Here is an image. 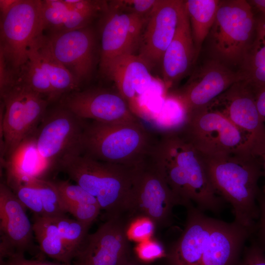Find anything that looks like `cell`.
<instances>
[{"label": "cell", "instance_id": "1", "mask_svg": "<svg viewBox=\"0 0 265 265\" xmlns=\"http://www.w3.org/2000/svg\"><path fill=\"white\" fill-rule=\"evenodd\" d=\"M186 208L185 228L166 249L163 265H236L252 232L209 216L194 205Z\"/></svg>", "mask_w": 265, "mask_h": 265}, {"label": "cell", "instance_id": "2", "mask_svg": "<svg viewBox=\"0 0 265 265\" xmlns=\"http://www.w3.org/2000/svg\"><path fill=\"white\" fill-rule=\"evenodd\" d=\"M153 162L185 208L194 205L203 212H221L225 201L214 190L203 156L178 130L157 137L151 155Z\"/></svg>", "mask_w": 265, "mask_h": 265}, {"label": "cell", "instance_id": "3", "mask_svg": "<svg viewBox=\"0 0 265 265\" xmlns=\"http://www.w3.org/2000/svg\"><path fill=\"white\" fill-rule=\"evenodd\" d=\"M203 157L214 190L232 206L234 221L253 233L259 216L260 159L250 150Z\"/></svg>", "mask_w": 265, "mask_h": 265}, {"label": "cell", "instance_id": "4", "mask_svg": "<svg viewBox=\"0 0 265 265\" xmlns=\"http://www.w3.org/2000/svg\"><path fill=\"white\" fill-rule=\"evenodd\" d=\"M134 168L97 160L80 153L65 156L57 165V170L97 199L106 219L126 217Z\"/></svg>", "mask_w": 265, "mask_h": 265}, {"label": "cell", "instance_id": "5", "mask_svg": "<svg viewBox=\"0 0 265 265\" xmlns=\"http://www.w3.org/2000/svg\"><path fill=\"white\" fill-rule=\"evenodd\" d=\"M156 137L139 120L86 121L80 154L94 159L134 168L151 156Z\"/></svg>", "mask_w": 265, "mask_h": 265}, {"label": "cell", "instance_id": "6", "mask_svg": "<svg viewBox=\"0 0 265 265\" xmlns=\"http://www.w3.org/2000/svg\"><path fill=\"white\" fill-rule=\"evenodd\" d=\"M257 28V18L248 0H220L204 42L207 57L238 72L256 37Z\"/></svg>", "mask_w": 265, "mask_h": 265}, {"label": "cell", "instance_id": "7", "mask_svg": "<svg viewBox=\"0 0 265 265\" xmlns=\"http://www.w3.org/2000/svg\"><path fill=\"white\" fill-rule=\"evenodd\" d=\"M0 98V151L5 161L36 131L50 103L16 77Z\"/></svg>", "mask_w": 265, "mask_h": 265}, {"label": "cell", "instance_id": "8", "mask_svg": "<svg viewBox=\"0 0 265 265\" xmlns=\"http://www.w3.org/2000/svg\"><path fill=\"white\" fill-rule=\"evenodd\" d=\"M178 130L203 156L250 150L249 137L222 113L209 106L185 114Z\"/></svg>", "mask_w": 265, "mask_h": 265}, {"label": "cell", "instance_id": "9", "mask_svg": "<svg viewBox=\"0 0 265 265\" xmlns=\"http://www.w3.org/2000/svg\"><path fill=\"white\" fill-rule=\"evenodd\" d=\"M179 201L151 156L134 167L132 188L127 218L131 223L147 218L156 227L164 228L173 223V210Z\"/></svg>", "mask_w": 265, "mask_h": 265}, {"label": "cell", "instance_id": "10", "mask_svg": "<svg viewBox=\"0 0 265 265\" xmlns=\"http://www.w3.org/2000/svg\"><path fill=\"white\" fill-rule=\"evenodd\" d=\"M0 23V55L15 75L27 61L31 45L44 31L41 0H19Z\"/></svg>", "mask_w": 265, "mask_h": 265}, {"label": "cell", "instance_id": "11", "mask_svg": "<svg viewBox=\"0 0 265 265\" xmlns=\"http://www.w3.org/2000/svg\"><path fill=\"white\" fill-rule=\"evenodd\" d=\"M87 120L57 103L48 108L35 132L41 156L55 170L65 156L80 154V141Z\"/></svg>", "mask_w": 265, "mask_h": 265}, {"label": "cell", "instance_id": "12", "mask_svg": "<svg viewBox=\"0 0 265 265\" xmlns=\"http://www.w3.org/2000/svg\"><path fill=\"white\" fill-rule=\"evenodd\" d=\"M101 18L100 67L102 73L116 59L138 51L148 18L117 8L109 1Z\"/></svg>", "mask_w": 265, "mask_h": 265}, {"label": "cell", "instance_id": "13", "mask_svg": "<svg viewBox=\"0 0 265 265\" xmlns=\"http://www.w3.org/2000/svg\"><path fill=\"white\" fill-rule=\"evenodd\" d=\"M239 73L220 62L206 58L182 87L172 91L171 97L185 115L206 107L237 81Z\"/></svg>", "mask_w": 265, "mask_h": 265}, {"label": "cell", "instance_id": "14", "mask_svg": "<svg viewBox=\"0 0 265 265\" xmlns=\"http://www.w3.org/2000/svg\"><path fill=\"white\" fill-rule=\"evenodd\" d=\"M125 217L106 219L88 234L74 259V265H122L132 254Z\"/></svg>", "mask_w": 265, "mask_h": 265}, {"label": "cell", "instance_id": "15", "mask_svg": "<svg viewBox=\"0 0 265 265\" xmlns=\"http://www.w3.org/2000/svg\"><path fill=\"white\" fill-rule=\"evenodd\" d=\"M53 54L81 85L91 79L96 60V34L90 26L45 35Z\"/></svg>", "mask_w": 265, "mask_h": 265}, {"label": "cell", "instance_id": "16", "mask_svg": "<svg viewBox=\"0 0 265 265\" xmlns=\"http://www.w3.org/2000/svg\"><path fill=\"white\" fill-rule=\"evenodd\" d=\"M57 103L84 120L118 122L139 119L117 89H80L63 96Z\"/></svg>", "mask_w": 265, "mask_h": 265}, {"label": "cell", "instance_id": "17", "mask_svg": "<svg viewBox=\"0 0 265 265\" xmlns=\"http://www.w3.org/2000/svg\"><path fill=\"white\" fill-rule=\"evenodd\" d=\"M26 208L3 181L0 184V261L34 252L33 230Z\"/></svg>", "mask_w": 265, "mask_h": 265}, {"label": "cell", "instance_id": "18", "mask_svg": "<svg viewBox=\"0 0 265 265\" xmlns=\"http://www.w3.org/2000/svg\"><path fill=\"white\" fill-rule=\"evenodd\" d=\"M184 1L158 0L148 16L136 54L150 69L161 62L175 36Z\"/></svg>", "mask_w": 265, "mask_h": 265}, {"label": "cell", "instance_id": "19", "mask_svg": "<svg viewBox=\"0 0 265 265\" xmlns=\"http://www.w3.org/2000/svg\"><path fill=\"white\" fill-rule=\"evenodd\" d=\"M208 106L218 110L244 132L251 145L265 138V125L257 109L253 89L245 81L236 82Z\"/></svg>", "mask_w": 265, "mask_h": 265}, {"label": "cell", "instance_id": "20", "mask_svg": "<svg viewBox=\"0 0 265 265\" xmlns=\"http://www.w3.org/2000/svg\"><path fill=\"white\" fill-rule=\"evenodd\" d=\"M44 31L56 33L83 28L107 9L108 2L94 0H43Z\"/></svg>", "mask_w": 265, "mask_h": 265}, {"label": "cell", "instance_id": "21", "mask_svg": "<svg viewBox=\"0 0 265 265\" xmlns=\"http://www.w3.org/2000/svg\"><path fill=\"white\" fill-rule=\"evenodd\" d=\"M150 69L136 54H130L116 59L102 73L114 82L116 89L138 118L143 114L139 100L153 81Z\"/></svg>", "mask_w": 265, "mask_h": 265}, {"label": "cell", "instance_id": "22", "mask_svg": "<svg viewBox=\"0 0 265 265\" xmlns=\"http://www.w3.org/2000/svg\"><path fill=\"white\" fill-rule=\"evenodd\" d=\"M197 59L184 0L175 36L161 62L162 81L166 92L175 88L190 72Z\"/></svg>", "mask_w": 265, "mask_h": 265}, {"label": "cell", "instance_id": "23", "mask_svg": "<svg viewBox=\"0 0 265 265\" xmlns=\"http://www.w3.org/2000/svg\"><path fill=\"white\" fill-rule=\"evenodd\" d=\"M35 132L25 139L11 156L2 162L5 169V180L29 178L49 179L48 176L55 170L38 152Z\"/></svg>", "mask_w": 265, "mask_h": 265}, {"label": "cell", "instance_id": "24", "mask_svg": "<svg viewBox=\"0 0 265 265\" xmlns=\"http://www.w3.org/2000/svg\"><path fill=\"white\" fill-rule=\"evenodd\" d=\"M30 47L46 73L57 102L63 96L80 90V83L53 54L45 35L37 38Z\"/></svg>", "mask_w": 265, "mask_h": 265}, {"label": "cell", "instance_id": "25", "mask_svg": "<svg viewBox=\"0 0 265 265\" xmlns=\"http://www.w3.org/2000/svg\"><path fill=\"white\" fill-rule=\"evenodd\" d=\"M32 227L42 253L60 263L71 264L75 257L61 238L52 218L34 215Z\"/></svg>", "mask_w": 265, "mask_h": 265}, {"label": "cell", "instance_id": "26", "mask_svg": "<svg viewBox=\"0 0 265 265\" xmlns=\"http://www.w3.org/2000/svg\"><path fill=\"white\" fill-rule=\"evenodd\" d=\"M220 1L219 0H185L197 58L214 23Z\"/></svg>", "mask_w": 265, "mask_h": 265}, {"label": "cell", "instance_id": "27", "mask_svg": "<svg viewBox=\"0 0 265 265\" xmlns=\"http://www.w3.org/2000/svg\"><path fill=\"white\" fill-rule=\"evenodd\" d=\"M238 73L241 80L253 88L265 86V35L258 28L256 37L245 54Z\"/></svg>", "mask_w": 265, "mask_h": 265}, {"label": "cell", "instance_id": "28", "mask_svg": "<svg viewBox=\"0 0 265 265\" xmlns=\"http://www.w3.org/2000/svg\"><path fill=\"white\" fill-rule=\"evenodd\" d=\"M27 55V61L20 68L15 77L45 98L50 104L56 103L49 79L30 47Z\"/></svg>", "mask_w": 265, "mask_h": 265}, {"label": "cell", "instance_id": "29", "mask_svg": "<svg viewBox=\"0 0 265 265\" xmlns=\"http://www.w3.org/2000/svg\"><path fill=\"white\" fill-rule=\"evenodd\" d=\"M51 218L56 224L61 238L75 258L88 234L91 224L70 218L66 214Z\"/></svg>", "mask_w": 265, "mask_h": 265}, {"label": "cell", "instance_id": "30", "mask_svg": "<svg viewBox=\"0 0 265 265\" xmlns=\"http://www.w3.org/2000/svg\"><path fill=\"white\" fill-rule=\"evenodd\" d=\"M5 182L26 209L34 215L43 216V204L35 178L7 179Z\"/></svg>", "mask_w": 265, "mask_h": 265}, {"label": "cell", "instance_id": "31", "mask_svg": "<svg viewBox=\"0 0 265 265\" xmlns=\"http://www.w3.org/2000/svg\"><path fill=\"white\" fill-rule=\"evenodd\" d=\"M43 204V216L54 217L66 214L62 198L53 180L36 178Z\"/></svg>", "mask_w": 265, "mask_h": 265}, {"label": "cell", "instance_id": "32", "mask_svg": "<svg viewBox=\"0 0 265 265\" xmlns=\"http://www.w3.org/2000/svg\"><path fill=\"white\" fill-rule=\"evenodd\" d=\"M64 203L99 204L97 199L77 184L68 180H53ZM100 206V205H99Z\"/></svg>", "mask_w": 265, "mask_h": 265}, {"label": "cell", "instance_id": "33", "mask_svg": "<svg viewBox=\"0 0 265 265\" xmlns=\"http://www.w3.org/2000/svg\"><path fill=\"white\" fill-rule=\"evenodd\" d=\"M166 251V248L161 243L150 238L140 242L136 246L134 255L141 261L150 264L164 258Z\"/></svg>", "mask_w": 265, "mask_h": 265}, {"label": "cell", "instance_id": "34", "mask_svg": "<svg viewBox=\"0 0 265 265\" xmlns=\"http://www.w3.org/2000/svg\"><path fill=\"white\" fill-rule=\"evenodd\" d=\"M64 205L67 212L70 213L77 220L91 225L101 210L98 204L64 203Z\"/></svg>", "mask_w": 265, "mask_h": 265}, {"label": "cell", "instance_id": "35", "mask_svg": "<svg viewBox=\"0 0 265 265\" xmlns=\"http://www.w3.org/2000/svg\"><path fill=\"white\" fill-rule=\"evenodd\" d=\"M156 226L154 223L147 218H139L132 221L128 227L129 239L143 241L151 238Z\"/></svg>", "mask_w": 265, "mask_h": 265}, {"label": "cell", "instance_id": "36", "mask_svg": "<svg viewBox=\"0 0 265 265\" xmlns=\"http://www.w3.org/2000/svg\"><path fill=\"white\" fill-rule=\"evenodd\" d=\"M158 0H111V4L126 11L148 18Z\"/></svg>", "mask_w": 265, "mask_h": 265}, {"label": "cell", "instance_id": "37", "mask_svg": "<svg viewBox=\"0 0 265 265\" xmlns=\"http://www.w3.org/2000/svg\"><path fill=\"white\" fill-rule=\"evenodd\" d=\"M240 265H265L264 251L256 242L248 247Z\"/></svg>", "mask_w": 265, "mask_h": 265}, {"label": "cell", "instance_id": "38", "mask_svg": "<svg viewBox=\"0 0 265 265\" xmlns=\"http://www.w3.org/2000/svg\"><path fill=\"white\" fill-rule=\"evenodd\" d=\"M259 209V220L254 230L257 231L259 246L265 250V195L260 192L258 198Z\"/></svg>", "mask_w": 265, "mask_h": 265}, {"label": "cell", "instance_id": "39", "mask_svg": "<svg viewBox=\"0 0 265 265\" xmlns=\"http://www.w3.org/2000/svg\"><path fill=\"white\" fill-rule=\"evenodd\" d=\"M0 265H74L62 263H54L39 259L29 260L24 255H15L0 261Z\"/></svg>", "mask_w": 265, "mask_h": 265}, {"label": "cell", "instance_id": "40", "mask_svg": "<svg viewBox=\"0 0 265 265\" xmlns=\"http://www.w3.org/2000/svg\"><path fill=\"white\" fill-rule=\"evenodd\" d=\"M250 151L261 162L263 175L265 177V184L262 192L265 195V138L254 142L250 147Z\"/></svg>", "mask_w": 265, "mask_h": 265}, {"label": "cell", "instance_id": "41", "mask_svg": "<svg viewBox=\"0 0 265 265\" xmlns=\"http://www.w3.org/2000/svg\"><path fill=\"white\" fill-rule=\"evenodd\" d=\"M253 89L254 93L255 99L257 109L262 121L265 123V86L257 88H253Z\"/></svg>", "mask_w": 265, "mask_h": 265}, {"label": "cell", "instance_id": "42", "mask_svg": "<svg viewBox=\"0 0 265 265\" xmlns=\"http://www.w3.org/2000/svg\"><path fill=\"white\" fill-rule=\"evenodd\" d=\"M19 0H0V18H3Z\"/></svg>", "mask_w": 265, "mask_h": 265}, {"label": "cell", "instance_id": "43", "mask_svg": "<svg viewBox=\"0 0 265 265\" xmlns=\"http://www.w3.org/2000/svg\"><path fill=\"white\" fill-rule=\"evenodd\" d=\"M253 9L255 8L265 17V0H248Z\"/></svg>", "mask_w": 265, "mask_h": 265}, {"label": "cell", "instance_id": "44", "mask_svg": "<svg viewBox=\"0 0 265 265\" xmlns=\"http://www.w3.org/2000/svg\"><path fill=\"white\" fill-rule=\"evenodd\" d=\"M122 265H151L139 260L133 253L128 258Z\"/></svg>", "mask_w": 265, "mask_h": 265}, {"label": "cell", "instance_id": "45", "mask_svg": "<svg viewBox=\"0 0 265 265\" xmlns=\"http://www.w3.org/2000/svg\"><path fill=\"white\" fill-rule=\"evenodd\" d=\"M258 28L265 35V17L261 16L257 18Z\"/></svg>", "mask_w": 265, "mask_h": 265}]
</instances>
